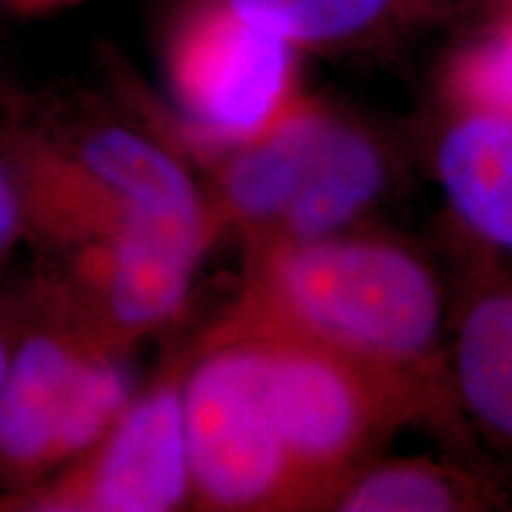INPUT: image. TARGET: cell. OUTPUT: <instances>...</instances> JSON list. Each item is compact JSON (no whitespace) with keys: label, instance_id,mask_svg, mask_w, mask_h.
Instances as JSON below:
<instances>
[{"label":"cell","instance_id":"obj_5","mask_svg":"<svg viewBox=\"0 0 512 512\" xmlns=\"http://www.w3.org/2000/svg\"><path fill=\"white\" fill-rule=\"evenodd\" d=\"M183 413L192 503L228 512L304 510L302 482L268 411L256 337H207V349L185 370Z\"/></svg>","mask_w":512,"mask_h":512},{"label":"cell","instance_id":"obj_17","mask_svg":"<svg viewBox=\"0 0 512 512\" xmlns=\"http://www.w3.org/2000/svg\"><path fill=\"white\" fill-rule=\"evenodd\" d=\"M10 3L22 10H50V8H57V5L72 3V0H10Z\"/></svg>","mask_w":512,"mask_h":512},{"label":"cell","instance_id":"obj_3","mask_svg":"<svg viewBox=\"0 0 512 512\" xmlns=\"http://www.w3.org/2000/svg\"><path fill=\"white\" fill-rule=\"evenodd\" d=\"M252 337L268 411L302 482L304 510H316L339 477L375 458L408 422L427 420L441 430L439 396L418 382L292 337Z\"/></svg>","mask_w":512,"mask_h":512},{"label":"cell","instance_id":"obj_9","mask_svg":"<svg viewBox=\"0 0 512 512\" xmlns=\"http://www.w3.org/2000/svg\"><path fill=\"white\" fill-rule=\"evenodd\" d=\"M219 230L155 226L67 249L57 304L112 347L162 328L188 297L197 264Z\"/></svg>","mask_w":512,"mask_h":512},{"label":"cell","instance_id":"obj_15","mask_svg":"<svg viewBox=\"0 0 512 512\" xmlns=\"http://www.w3.org/2000/svg\"><path fill=\"white\" fill-rule=\"evenodd\" d=\"M24 223L27 219H24V200L15 164L0 155V259L15 245Z\"/></svg>","mask_w":512,"mask_h":512},{"label":"cell","instance_id":"obj_4","mask_svg":"<svg viewBox=\"0 0 512 512\" xmlns=\"http://www.w3.org/2000/svg\"><path fill=\"white\" fill-rule=\"evenodd\" d=\"M0 387V479L17 489L86 456L133 401L119 351L55 304Z\"/></svg>","mask_w":512,"mask_h":512},{"label":"cell","instance_id":"obj_11","mask_svg":"<svg viewBox=\"0 0 512 512\" xmlns=\"http://www.w3.org/2000/svg\"><path fill=\"white\" fill-rule=\"evenodd\" d=\"M510 508V498L475 465L439 458H370L325 491L316 510L477 512Z\"/></svg>","mask_w":512,"mask_h":512},{"label":"cell","instance_id":"obj_16","mask_svg":"<svg viewBox=\"0 0 512 512\" xmlns=\"http://www.w3.org/2000/svg\"><path fill=\"white\" fill-rule=\"evenodd\" d=\"M10 356H12V349H10L8 335H5V328H3V325H0V387H3L5 373H8Z\"/></svg>","mask_w":512,"mask_h":512},{"label":"cell","instance_id":"obj_14","mask_svg":"<svg viewBox=\"0 0 512 512\" xmlns=\"http://www.w3.org/2000/svg\"><path fill=\"white\" fill-rule=\"evenodd\" d=\"M451 93L456 105L512 114V8L503 22L456 57Z\"/></svg>","mask_w":512,"mask_h":512},{"label":"cell","instance_id":"obj_8","mask_svg":"<svg viewBox=\"0 0 512 512\" xmlns=\"http://www.w3.org/2000/svg\"><path fill=\"white\" fill-rule=\"evenodd\" d=\"M444 427L467 463L512 503V261L491 252L448 309L441 361Z\"/></svg>","mask_w":512,"mask_h":512},{"label":"cell","instance_id":"obj_7","mask_svg":"<svg viewBox=\"0 0 512 512\" xmlns=\"http://www.w3.org/2000/svg\"><path fill=\"white\" fill-rule=\"evenodd\" d=\"M183 380L166 370L86 456L50 484L0 496V510L169 512L192 503Z\"/></svg>","mask_w":512,"mask_h":512},{"label":"cell","instance_id":"obj_13","mask_svg":"<svg viewBox=\"0 0 512 512\" xmlns=\"http://www.w3.org/2000/svg\"><path fill=\"white\" fill-rule=\"evenodd\" d=\"M294 48H354L399 29L430 0H221Z\"/></svg>","mask_w":512,"mask_h":512},{"label":"cell","instance_id":"obj_10","mask_svg":"<svg viewBox=\"0 0 512 512\" xmlns=\"http://www.w3.org/2000/svg\"><path fill=\"white\" fill-rule=\"evenodd\" d=\"M434 171L470 238L512 259V114L456 105L434 143Z\"/></svg>","mask_w":512,"mask_h":512},{"label":"cell","instance_id":"obj_18","mask_svg":"<svg viewBox=\"0 0 512 512\" xmlns=\"http://www.w3.org/2000/svg\"><path fill=\"white\" fill-rule=\"evenodd\" d=\"M482 3H494V5H508V10L512 8V0H482Z\"/></svg>","mask_w":512,"mask_h":512},{"label":"cell","instance_id":"obj_1","mask_svg":"<svg viewBox=\"0 0 512 512\" xmlns=\"http://www.w3.org/2000/svg\"><path fill=\"white\" fill-rule=\"evenodd\" d=\"M448 309L451 299L425 256L354 228L249 247L242 297L209 337L278 335L316 344L422 384L444 411Z\"/></svg>","mask_w":512,"mask_h":512},{"label":"cell","instance_id":"obj_12","mask_svg":"<svg viewBox=\"0 0 512 512\" xmlns=\"http://www.w3.org/2000/svg\"><path fill=\"white\" fill-rule=\"evenodd\" d=\"M72 155L100 183L138 209L169 219L221 221L214 202L204 197L188 169L131 128L105 126L86 133L72 147Z\"/></svg>","mask_w":512,"mask_h":512},{"label":"cell","instance_id":"obj_6","mask_svg":"<svg viewBox=\"0 0 512 512\" xmlns=\"http://www.w3.org/2000/svg\"><path fill=\"white\" fill-rule=\"evenodd\" d=\"M166 67L192 140L204 150L249 143L299 98L294 46L221 0H202L178 22Z\"/></svg>","mask_w":512,"mask_h":512},{"label":"cell","instance_id":"obj_2","mask_svg":"<svg viewBox=\"0 0 512 512\" xmlns=\"http://www.w3.org/2000/svg\"><path fill=\"white\" fill-rule=\"evenodd\" d=\"M392 166L368 126L299 95L261 136L223 152L214 207L249 247L330 238L382 200Z\"/></svg>","mask_w":512,"mask_h":512}]
</instances>
